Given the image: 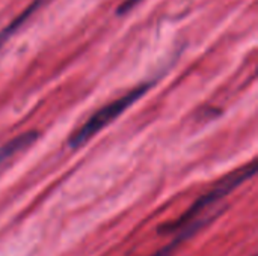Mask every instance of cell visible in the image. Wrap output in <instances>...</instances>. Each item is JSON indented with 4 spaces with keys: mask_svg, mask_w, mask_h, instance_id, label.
I'll return each instance as SVG.
<instances>
[{
    "mask_svg": "<svg viewBox=\"0 0 258 256\" xmlns=\"http://www.w3.org/2000/svg\"><path fill=\"white\" fill-rule=\"evenodd\" d=\"M255 160H252L249 164L242 166L240 169L233 170L231 174L225 175L221 181H218L206 195H203L198 201L192 204V207L181 214L175 222H169L163 226H160V234H175L189 223H192L195 219H198L207 208H212L215 204L222 201L225 196H228L233 190H236L239 186H242L245 181H248L255 174Z\"/></svg>",
    "mask_w": 258,
    "mask_h": 256,
    "instance_id": "cell-1",
    "label": "cell"
},
{
    "mask_svg": "<svg viewBox=\"0 0 258 256\" xmlns=\"http://www.w3.org/2000/svg\"><path fill=\"white\" fill-rule=\"evenodd\" d=\"M150 88H151V83L139 84V86L133 88L132 91H128L127 94L121 95L119 98L107 103L106 106L98 109L95 113H92L82 127H79L76 131L71 133V136L68 139L70 148L77 149L82 145H85L88 140L95 137L110 122H113L116 118H119L130 106H133L138 100H141L150 91Z\"/></svg>",
    "mask_w": 258,
    "mask_h": 256,
    "instance_id": "cell-2",
    "label": "cell"
},
{
    "mask_svg": "<svg viewBox=\"0 0 258 256\" xmlns=\"http://www.w3.org/2000/svg\"><path fill=\"white\" fill-rule=\"evenodd\" d=\"M216 216H218V214L210 216V217H204V219H201V217L195 219L192 223H189L187 226H184L183 229H180L178 232H175L177 235H175V238H174L169 244L163 246L162 249H159L154 255L151 256H172L174 255V252L178 249V246H180L183 241H186V240H189L192 235H195L200 229H203L206 225H209Z\"/></svg>",
    "mask_w": 258,
    "mask_h": 256,
    "instance_id": "cell-3",
    "label": "cell"
},
{
    "mask_svg": "<svg viewBox=\"0 0 258 256\" xmlns=\"http://www.w3.org/2000/svg\"><path fill=\"white\" fill-rule=\"evenodd\" d=\"M39 137V133L36 130L33 131H26L14 139H11L9 142H6L3 146H0V166L5 164L9 158H12L14 155L23 152L24 149H27L29 146H32Z\"/></svg>",
    "mask_w": 258,
    "mask_h": 256,
    "instance_id": "cell-4",
    "label": "cell"
},
{
    "mask_svg": "<svg viewBox=\"0 0 258 256\" xmlns=\"http://www.w3.org/2000/svg\"><path fill=\"white\" fill-rule=\"evenodd\" d=\"M42 5V0H33L18 17H15L6 27H3L2 30H0V48L27 23V20L38 11V8Z\"/></svg>",
    "mask_w": 258,
    "mask_h": 256,
    "instance_id": "cell-5",
    "label": "cell"
},
{
    "mask_svg": "<svg viewBox=\"0 0 258 256\" xmlns=\"http://www.w3.org/2000/svg\"><path fill=\"white\" fill-rule=\"evenodd\" d=\"M142 0H124L121 5H119V8H118V15H124V14H127V12H130L136 5H139Z\"/></svg>",
    "mask_w": 258,
    "mask_h": 256,
    "instance_id": "cell-6",
    "label": "cell"
}]
</instances>
